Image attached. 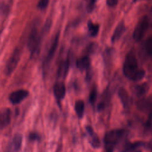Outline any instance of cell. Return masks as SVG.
I'll return each mask as SVG.
<instances>
[{"instance_id":"obj_1","label":"cell","mask_w":152,"mask_h":152,"mask_svg":"<svg viewBox=\"0 0 152 152\" xmlns=\"http://www.w3.org/2000/svg\"><path fill=\"white\" fill-rule=\"evenodd\" d=\"M123 73L126 78L134 81H140L145 76V70L138 68L137 58L132 52L128 53L125 56L123 64Z\"/></svg>"},{"instance_id":"obj_2","label":"cell","mask_w":152,"mask_h":152,"mask_svg":"<svg viewBox=\"0 0 152 152\" xmlns=\"http://www.w3.org/2000/svg\"><path fill=\"white\" fill-rule=\"evenodd\" d=\"M124 130L122 129H115L107 132L104 137L106 152H113L115 147L124 137Z\"/></svg>"},{"instance_id":"obj_3","label":"cell","mask_w":152,"mask_h":152,"mask_svg":"<svg viewBox=\"0 0 152 152\" xmlns=\"http://www.w3.org/2000/svg\"><path fill=\"white\" fill-rule=\"evenodd\" d=\"M148 27V20L146 16L142 17L137 23L133 31V38L137 42L142 39Z\"/></svg>"},{"instance_id":"obj_4","label":"cell","mask_w":152,"mask_h":152,"mask_svg":"<svg viewBox=\"0 0 152 152\" xmlns=\"http://www.w3.org/2000/svg\"><path fill=\"white\" fill-rule=\"evenodd\" d=\"M21 52L18 48H15L8 59L5 67V72L7 75H10L17 66L20 59Z\"/></svg>"},{"instance_id":"obj_5","label":"cell","mask_w":152,"mask_h":152,"mask_svg":"<svg viewBox=\"0 0 152 152\" xmlns=\"http://www.w3.org/2000/svg\"><path fill=\"white\" fill-rule=\"evenodd\" d=\"M41 39V34L39 33L36 28H33L28 36V47L31 52L34 53L39 46Z\"/></svg>"},{"instance_id":"obj_6","label":"cell","mask_w":152,"mask_h":152,"mask_svg":"<svg viewBox=\"0 0 152 152\" xmlns=\"http://www.w3.org/2000/svg\"><path fill=\"white\" fill-rule=\"evenodd\" d=\"M28 95V92L26 90L20 89L12 92L9 96V100L14 104H18L23 101Z\"/></svg>"},{"instance_id":"obj_7","label":"cell","mask_w":152,"mask_h":152,"mask_svg":"<svg viewBox=\"0 0 152 152\" xmlns=\"http://www.w3.org/2000/svg\"><path fill=\"white\" fill-rule=\"evenodd\" d=\"M11 112L9 108L0 109V129L7 126L11 121Z\"/></svg>"},{"instance_id":"obj_8","label":"cell","mask_w":152,"mask_h":152,"mask_svg":"<svg viewBox=\"0 0 152 152\" xmlns=\"http://www.w3.org/2000/svg\"><path fill=\"white\" fill-rule=\"evenodd\" d=\"M58 41H59V34H56L55 37H54L52 42L50 44V46L49 47V49L48 51V53L46 55L45 61H44V64L45 65L49 64V62L51 61L52 59L53 58V56L54 55V53L56 51V49L57 48V46L58 44Z\"/></svg>"},{"instance_id":"obj_9","label":"cell","mask_w":152,"mask_h":152,"mask_svg":"<svg viewBox=\"0 0 152 152\" xmlns=\"http://www.w3.org/2000/svg\"><path fill=\"white\" fill-rule=\"evenodd\" d=\"M86 131L89 137V142L94 148H98L100 146V141L97 135L94 132L93 128L90 126H86Z\"/></svg>"},{"instance_id":"obj_10","label":"cell","mask_w":152,"mask_h":152,"mask_svg":"<svg viewBox=\"0 0 152 152\" xmlns=\"http://www.w3.org/2000/svg\"><path fill=\"white\" fill-rule=\"evenodd\" d=\"M53 92L57 99H62L65 97L66 93V88L64 83L62 81L56 82L53 86Z\"/></svg>"},{"instance_id":"obj_11","label":"cell","mask_w":152,"mask_h":152,"mask_svg":"<svg viewBox=\"0 0 152 152\" xmlns=\"http://www.w3.org/2000/svg\"><path fill=\"white\" fill-rule=\"evenodd\" d=\"M22 139V135L20 134H16L14 136L10 144V152H18L20 150L21 147Z\"/></svg>"},{"instance_id":"obj_12","label":"cell","mask_w":152,"mask_h":152,"mask_svg":"<svg viewBox=\"0 0 152 152\" xmlns=\"http://www.w3.org/2000/svg\"><path fill=\"white\" fill-rule=\"evenodd\" d=\"M144 143L141 141L126 142L121 148V152H137V150L142 146Z\"/></svg>"},{"instance_id":"obj_13","label":"cell","mask_w":152,"mask_h":152,"mask_svg":"<svg viewBox=\"0 0 152 152\" xmlns=\"http://www.w3.org/2000/svg\"><path fill=\"white\" fill-rule=\"evenodd\" d=\"M125 30V24L124 21H121L118 24V26H116L113 33V35L112 36V38H111L112 42L114 43L116 41H117L121 37L122 34L124 33Z\"/></svg>"},{"instance_id":"obj_14","label":"cell","mask_w":152,"mask_h":152,"mask_svg":"<svg viewBox=\"0 0 152 152\" xmlns=\"http://www.w3.org/2000/svg\"><path fill=\"white\" fill-rule=\"evenodd\" d=\"M69 68V61L68 59H66L64 61H62L60 65H59L58 71H57V75L59 78H64L68 71Z\"/></svg>"},{"instance_id":"obj_15","label":"cell","mask_w":152,"mask_h":152,"mask_svg":"<svg viewBox=\"0 0 152 152\" xmlns=\"http://www.w3.org/2000/svg\"><path fill=\"white\" fill-rule=\"evenodd\" d=\"M118 96L123 106L126 108L129 103V97L127 91L123 87H121L118 90Z\"/></svg>"},{"instance_id":"obj_16","label":"cell","mask_w":152,"mask_h":152,"mask_svg":"<svg viewBox=\"0 0 152 152\" xmlns=\"http://www.w3.org/2000/svg\"><path fill=\"white\" fill-rule=\"evenodd\" d=\"M90 65V59L88 56H84L78 59L76 62V65L80 70L87 69Z\"/></svg>"},{"instance_id":"obj_17","label":"cell","mask_w":152,"mask_h":152,"mask_svg":"<svg viewBox=\"0 0 152 152\" xmlns=\"http://www.w3.org/2000/svg\"><path fill=\"white\" fill-rule=\"evenodd\" d=\"M75 110L77 113L78 116L80 118H81L84 115V103L83 100H77L75 103Z\"/></svg>"},{"instance_id":"obj_18","label":"cell","mask_w":152,"mask_h":152,"mask_svg":"<svg viewBox=\"0 0 152 152\" xmlns=\"http://www.w3.org/2000/svg\"><path fill=\"white\" fill-rule=\"evenodd\" d=\"M89 33L91 36H96L99 31V25L93 23L91 20H89L87 23Z\"/></svg>"},{"instance_id":"obj_19","label":"cell","mask_w":152,"mask_h":152,"mask_svg":"<svg viewBox=\"0 0 152 152\" xmlns=\"http://www.w3.org/2000/svg\"><path fill=\"white\" fill-rule=\"evenodd\" d=\"M148 90V85L144 83L141 84L137 85L135 88V93L138 96H142L145 94Z\"/></svg>"},{"instance_id":"obj_20","label":"cell","mask_w":152,"mask_h":152,"mask_svg":"<svg viewBox=\"0 0 152 152\" xmlns=\"http://www.w3.org/2000/svg\"><path fill=\"white\" fill-rule=\"evenodd\" d=\"M97 95V90H96V87H94L91 90V91L90 93V96H89V101L92 105H94V104L95 103V102L96 101Z\"/></svg>"},{"instance_id":"obj_21","label":"cell","mask_w":152,"mask_h":152,"mask_svg":"<svg viewBox=\"0 0 152 152\" xmlns=\"http://www.w3.org/2000/svg\"><path fill=\"white\" fill-rule=\"evenodd\" d=\"M146 50L150 54H152V37H150L146 42Z\"/></svg>"},{"instance_id":"obj_22","label":"cell","mask_w":152,"mask_h":152,"mask_svg":"<svg viewBox=\"0 0 152 152\" xmlns=\"http://www.w3.org/2000/svg\"><path fill=\"white\" fill-rule=\"evenodd\" d=\"M49 1L48 0H42L40 1L37 4V7L41 10L45 9L48 5Z\"/></svg>"},{"instance_id":"obj_23","label":"cell","mask_w":152,"mask_h":152,"mask_svg":"<svg viewBox=\"0 0 152 152\" xmlns=\"http://www.w3.org/2000/svg\"><path fill=\"white\" fill-rule=\"evenodd\" d=\"M96 2V1H91L87 4V10L88 12H90L93 10V9L94 8Z\"/></svg>"},{"instance_id":"obj_24","label":"cell","mask_w":152,"mask_h":152,"mask_svg":"<svg viewBox=\"0 0 152 152\" xmlns=\"http://www.w3.org/2000/svg\"><path fill=\"white\" fill-rule=\"evenodd\" d=\"M118 2V1H115V0H107L106 1V4L109 7H113L117 4Z\"/></svg>"},{"instance_id":"obj_25","label":"cell","mask_w":152,"mask_h":152,"mask_svg":"<svg viewBox=\"0 0 152 152\" xmlns=\"http://www.w3.org/2000/svg\"><path fill=\"white\" fill-rule=\"evenodd\" d=\"M29 138L31 140H37L39 139V136L36 133H31L30 134Z\"/></svg>"},{"instance_id":"obj_26","label":"cell","mask_w":152,"mask_h":152,"mask_svg":"<svg viewBox=\"0 0 152 152\" xmlns=\"http://www.w3.org/2000/svg\"><path fill=\"white\" fill-rule=\"evenodd\" d=\"M104 107V103L103 102H100L97 104V110L99 111H100L103 110Z\"/></svg>"},{"instance_id":"obj_27","label":"cell","mask_w":152,"mask_h":152,"mask_svg":"<svg viewBox=\"0 0 152 152\" xmlns=\"http://www.w3.org/2000/svg\"><path fill=\"white\" fill-rule=\"evenodd\" d=\"M150 147L152 149V141H151V142L150 144Z\"/></svg>"},{"instance_id":"obj_28","label":"cell","mask_w":152,"mask_h":152,"mask_svg":"<svg viewBox=\"0 0 152 152\" xmlns=\"http://www.w3.org/2000/svg\"><path fill=\"white\" fill-rule=\"evenodd\" d=\"M137 152H139V151H137Z\"/></svg>"}]
</instances>
